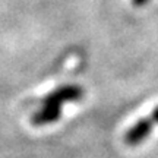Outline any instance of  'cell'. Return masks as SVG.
<instances>
[{"instance_id":"obj_1","label":"cell","mask_w":158,"mask_h":158,"mask_svg":"<svg viewBox=\"0 0 158 158\" xmlns=\"http://www.w3.org/2000/svg\"><path fill=\"white\" fill-rule=\"evenodd\" d=\"M84 95H85V91L79 85H75V84L62 85V86L56 88L54 91H51L50 94L44 98L43 104L51 106V107H56V108H62L63 104L70 101H78Z\"/></svg>"},{"instance_id":"obj_2","label":"cell","mask_w":158,"mask_h":158,"mask_svg":"<svg viewBox=\"0 0 158 158\" xmlns=\"http://www.w3.org/2000/svg\"><path fill=\"white\" fill-rule=\"evenodd\" d=\"M154 129V122L151 117L148 118H141L138 120L132 127H130L126 135H124V142L129 147H136L147 139L148 136L151 135V132Z\"/></svg>"},{"instance_id":"obj_3","label":"cell","mask_w":158,"mask_h":158,"mask_svg":"<svg viewBox=\"0 0 158 158\" xmlns=\"http://www.w3.org/2000/svg\"><path fill=\"white\" fill-rule=\"evenodd\" d=\"M151 118H152V122H154V123H158V107H155V108L152 110Z\"/></svg>"},{"instance_id":"obj_4","label":"cell","mask_w":158,"mask_h":158,"mask_svg":"<svg viewBox=\"0 0 158 158\" xmlns=\"http://www.w3.org/2000/svg\"><path fill=\"white\" fill-rule=\"evenodd\" d=\"M132 3H133L136 7H141V6H143L145 3H148V0H132Z\"/></svg>"}]
</instances>
